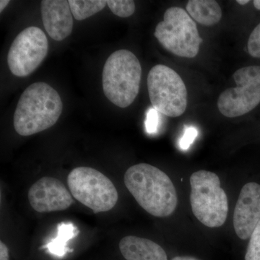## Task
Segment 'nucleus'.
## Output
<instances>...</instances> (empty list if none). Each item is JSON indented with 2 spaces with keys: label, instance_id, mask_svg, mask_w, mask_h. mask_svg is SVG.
Here are the masks:
<instances>
[{
  "label": "nucleus",
  "instance_id": "2",
  "mask_svg": "<svg viewBox=\"0 0 260 260\" xmlns=\"http://www.w3.org/2000/svg\"><path fill=\"white\" fill-rule=\"evenodd\" d=\"M62 102L49 84L32 83L20 95L14 114V128L21 136H30L56 124L62 112Z\"/></svg>",
  "mask_w": 260,
  "mask_h": 260
},
{
  "label": "nucleus",
  "instance_id": "22",
  "mask_svg": "<svg viewBox=\"0 0 260 260\" xmlns=\"http://www.w3.org/2000/svg\"><path fill=\"white\" fill-rule=\"evenodd\" d=\"M0 260H9V250L3 242H0Z\"/></svg>",
  "mask_w": 260,
  "mask_h": 260
},
{
  "label": "nucleus",
  "instance_id": "26",
  "mask_svg": "<svg viewBox=\"0 0 260 260\" xmlns=\"http://www.w3.org/2000/svg\"><path fill=\"white\" fill-rule=\"evenodd\" d=\"M237 3L241 5H245L249 3V0H237Z\"/></svg>",
  "mask_w": 260,
  "mask_h": 260
},
{
  "label": "nucleus",
  "instance_id": "21",
  "mask_svg": "<svg viewBox=\"0 0 260 260\" xmlns=\"http://www.w3.org/2000/svg\"><path fill=\"white\" fill-rule=\"evenodd\" d=\"M198 136V131L194 127H189L186 129L184 136L180 140L181 148L187 149L194 142L195 138Z\"/></svg>",
  "mask_w": 260,
  "mask_h": 260
},
{
  "label": "nucleus",
  "instance_id": "11",
  "mask_svg": "<svg viewBox=\"0 0 260 260\" xmlns=\"http://www.w3.org/2000/svg\"><path fill=\"white\" fill-rule=\"evenodd\" d=\"M259 220L260 184L247 183L243 186L234 209V230L239 239H249Z\"/></svg>",
  "mask_w": 260,
  "mask_h": 260
},
{
  "label": "nucleus",
  "instance_id": "16",
  "mask_svg": "<svg viewBox=\"0 0 260 260\" xmlns=\"http://www.w3.org/2000/svg\"><path fill=\"white\" fill-rule=\"evenodd\" d=\"M70 9L77 20H83L102 11L107 5L105 0H70Z\"/></svg>",
  "mask_w": 260,
  "mask_h": 260
},
{
  "label": "nucleus",
  "instance_id": "18",
  "mask_svg": "<svg viewBox=\"0 0 260 260\" xmlns=\"http://www.w3.org/2000/svg\"><path fill=\"white\" fill-rule=\"evenodd\" d=\"M249 239L245 260H260V220Z\"/></svg>",
  "mask_w": 260,
  "mask_h": 260
},
{
  "label": "nucleus",
  "instance_id": "13",
  "mask_svg": "<svg viewBox=\"0 0 260 260\" xmlns=\"http://www.w3.org/2000/svg\"><path fill=\"white\" fill-rule=\"evenodd\" d=\"M119 246L126 260H168L161 246L145 238L126 236L121 239Z\"/></svg>",
  "mask_w": 260,
  "mask_h": 260
},
{
  "label": "nucleus",
  "instance_id": "15",
  "mask_svg": "<svg viewBox=\"0 0 260 260\" xmlns=\"http://www.w3.org/2000/svg\"><path fill=\"white\" fill-rule=\"evenodd\" d=\"M79 231L73 223H60L57 225V234L44 246L53 255L62 257L67 253L72 251L68 246L70 239L76 237Z\"/></svg>",
  "mask_w": 260,
  "mask_h": 260
},
{
  "label": "nucleus",
  "instance_id": "24",
  "mask_svg": "<svg viewBox=\"0 0 260 260\" xmlns=\"http://www.w3.org/2000/svg\"><path fill=\"white\" fill-rule=\"evenodd\" d=\"M9 0H1V1H0V11H1V13L5 10V8L9 5Z\"/></svg>",
  "mask_w": 260,
  "mask_h": 260
},
{
  "label": "nucleus",
  "instance_id": "23",
  "mask_svg": "<svg viewBox=\"0 0 260 260\" xmlns=\"http://www.w3.org/2000/svg\"><path fill=\"white\" fill-rule=\"evenodd\" d=\"M172 260H200L194 256H178L173 258Z\"/></svg>",
  "mask_w": 260,
  "mask_h": 260
},
{
  "label": "nucleus",
  "instance_id": "6",
  "mask_svg": "<svg viewBox=\"0 0 260 260\" xmlns=\"http://www.w3.org/2000/svg\"><path fill=\"white\" fill-rule=\"evenodd\" d=\"M68 184L73 198L94 213L109 211L119 200L112 181L93 168H75L68 175Z\"/></svg>",
  "mask_w": 260,
  "mask_h": 260
},
{
  "label": "nucleus",
  "instance_id": "7",
  "mask_svg": "<svg viewBox=\"0 0 260 260\" xmlns=\"http://www.w3.org/2000/svg\"><path fill=\"white\" fill-rule=\"evenodd\" d=\"M148 89L152 106L157 112L170 117L184 114L187 107V90L177 72L157 64L148 73Z\"/></svg>",
  "mask_w": 260,
  "mask_h": 260
},
{
  "label": "nucleus",
  "instance_id": "10",
  "mask_svg": "<svg viewBox=\"0 0 260 260\" xmlns=\"http://www.w3.org/2000/svg\"><path fill=\"white\" fill-rule=\"evenodd\" d=\"M28 198L32 209L51 213L68 209L74 200L71 193L59 179L44 177L29 189Z\"/></svg>",
  "mask_w": 260,
  "mask_h": 260
},
{
  "label": "nucleus",
  "instance_id": "1",
  "mask_svg": "<svg viewBox=\"0 0 260 260\" xmlns=\"http://www.w3.org/2000/svg\"><path fill=\"white\" fill-rule=\"evenodd\" d=\"M124 184L138 204L150 215L165 218L177 209L175 186L166 173L148 164L129 167L124 177Z\"/></svg>",
  "mask_w": 260,
  "mask_h": 260
},
{
  "label": "nucleus",
  "instance_id": "14",
  "mask_svg": "<svg viewBox=\"0 0 260 260\" xmlns=\"http://www.w3.org/2000/svg\"><path fill=\"white\" fill-rule=\"evenodd\" d=\"M186 8L191 18L205 26L215 25L222 18L221 8L214 0H190Z\"/></svg>",
  "mask_w": 260,
  "mask_h": 260
},
{
  "label": "nucleus",
  "instance_id": "17",
  "mask_svg": "<svg viewBox=\"0 0 260 260\" xmlns=\"http://www.w3.org/2000/svg\"><path fill=\"white\" fill-rule=\"evenodd\" d=\"M107 5L114 15L121 18H128L135 11L133 0H108Z\"/></svg>",
  "mask_w": 260,
  "mask_h": 260
},
{
  "label": "nucleus",
  "instance_id": "4",
  "mask_svg": "<svg viewBox=\"0 0 260 260\" xmlns=\"http://www.w3.org/2000/svg\"><path fill=\"white\" fill-rule=\"evenodd\" d=\"M190 186V203L194 216L206 226H222L227 219L229 202L218 175L208 171H198L191 174Z\"/></svg>",
  "mask_w": 260,
  "mask_h": 260
},
{
  "label": "nucleus",
  "instance_id": "5",
  "mask_svg": "<svg viewBox=\"0 0 260 260\" xmlns=\"http://www.w3.org/2000/svg\"><path fill=\"white\" fill-rule=\"evenodd\" d=\"M166 50L180 57L194 58L202 42L196 23L182 8L173 7L166 11L164 20L154 32Z\"/></svg>",
  "mask_w": 260,
  "mask_h": 260
},
{
  "label": "nucleus",
  "instance_id": "19",
  "mask_svg": "<svg viewBox=\"0 0 260 260\" xmlns=\"http://www.w3.org/2000/svg\"><path fill=\"white\" fill-rule=\"evenodd\" d=\"M247 49L252 57L260 59V23L254 28L249 36Z\"/></svg>",
  "mask_w": 260,
  "mask_h": 260
},
{
  "label": "nucleus",
  "instance_id": "9",
  "mask_svg": "<svg viewBox=\"0 0 260 260\" xmlns=\"http://www.w3.org/2000/svg\"><path fill=\"white\" fill-rule=\"evenodd\" d=\"M49 43L45 34L38 27H28L13 41L8 55V67L17 77L31 74L47 55Z\"/></svg>",
  "mask_w": 260,
  "mask_h": 260
},
{
  "label": "nucleus",
  "instance_id": "25",
  "mask_svg": "<svg viewBox=\"0 0 260 260\" xmlns=\"http://www.w3.org/2000/svg\"><path fill=\"white\" fill-rule=\"evenodd\" d=\"M253 4L256 10H260V0H254L253 1Z\"/></svg>",
  "mask_w": 260,
  "mask_h": 260
},
{
  "label": "nucleus",
  "instance_id": "12",
  "mask_svg": "<svg viewBox=\"0 0 260 260\" xmlns=\"http://www.w3.org/2000/svg\"><path fill=\"white\" fill-rule=\"evenodd\" d=\"M41 10L44 28L49 37L57 42L69 37L73 28L69 1L44 0Z\"/></svg>",
  "mask_w": 260,
  "mask_h": 260
},
{
  "label": "nucleus",
  "instance_id": "3",
  "mask_svg": "<svg viewBox=\"0 0 260 260\" xmlns=\"http://www.w3.org/2000/svg\"><path fill=\"white\" fill-rule=\"evenodd\" d=\"M141 78V64L137 56L126 49L116 51L103 69L104 93L116 107H128L139 93Z\"/></svg>",
  "mask_w": 260,
  "mask_h": 260
},
{
  "label": "nucleus",
  "instance_id": "20",
  "mask_svg": "<svg viewBox=\"0 0 260 260\" xmlns=\"http://www.w3.org/2000/svg\"><path fill=\"white\" fill-rule=\"evenodd\" d=\"M158 125V112L154 108L150 109L147 115L146 129L149 133L156 132Z\"/></svg>",
  "mask_w": 260,
  "mask_h": 260
},
{
  "label": "nucleus",
  "instance_id": "8",
  "mask_svg": "<svg viewBox=\"0 0 260 260\" xmlns=\"http://www.w3.org/2000/svg\"><path fill=\"white\" fill-rule=\"evenodd\" d=\"M233 78L237 87L225 90L218 100V110L229 118L244 115L260 104V66L241 68Z\"/></svg>",
  "mask_w": 260,
  "mask_h": 260
}]
</instances>
